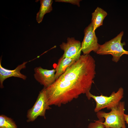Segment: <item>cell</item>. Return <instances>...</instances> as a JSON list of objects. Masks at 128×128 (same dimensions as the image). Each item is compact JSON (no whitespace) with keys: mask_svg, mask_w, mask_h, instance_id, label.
Here are the masks:
<instances>
[{"mask_svg":"<svg viewBox=\"0 0 128 128\" xmlns=\"http://www.w3.org/2000/svg\"><path fill=\"white\" fill-rule=\"evenodd\" d=\"M47 96L45 88L39 92L37 100L32 107L27 112V122H32L39 116L45 119V113L47 110L50 109Z\"/></svg>","mask_w":128,"mask_h":128,"instance_id":"5","label":"cell"},{"mask_svg":"<svg viewBox=\"0 0 128 128\" xmlns=\"http://www.w3.org/2000/svg\"><path fill=\"white\" fill-rule=\"evenodd\" d=\"M34 72L35 79L44 88L48 87L56 80L55 69L48 70L40 66L35 68Z\"/></svg>","mask_w":128,"mask_h":128,"instance_id":"8","label":"cell"},{"mask_svg":"<svg viewBox=\"0 0 128 128\" xmlns=\"http://www.w3.org/2000/svg\"><path fill=\"white\" fill-rule=\"evenodd\" d=\"M2 58L0 60V87L1 88H4L3 82L4 81L8 78L12 77L21 78L23 80H25L27 78L26 76L20 72L22 69L26 68V64L28 62H24L20 64L14 70H11L4 68L1 65Z\"/></svg>","mask_w":128,"mask_h":128,"instance_id":"9","label":"cell"},{"mask_svg":"<svg viewBox=\"0 0 128 128\" xmlns=\"http://www.w3.org/2000/svg\"><path fill=\"white\" fill-rule=\"evenodd\" d=\"M77 60L62 56L58 60L56 67L55 77L56 80L67 69Z\"/></svg>","mask_w":128,"mask_h":128,"instance_id":"11","label":"cell"},{"mask_svg":"<svg viewBox=\"0 0 128 128\" xmlns=\"http://www.w3.org/2000/svg\"><path fill=\"white\" fill-rule=\"evenodd\" d=\"M125 105L124 102L120 101L112 108L110 112L100 111L97 112V116L98 119H104L103 123L105 127L126 128L124 119Z\"/></svg>","mask_w":128,"mask_h":128,"instance_id":"2","label":"cell"},{"mask_svg":"<svg viewBox=\"0 0 128 128\" xmlns=\"http://www.w3.org/2000/svg\"><path fill=\"white\" fill-rule=\"evenodd\" d=\"M0 128H17V126L11 118L1 114L0 115Z\"/></svg>","mask_w":128,"mask_h":128,"instance_id":"13","label":"cell"},{"mask_svg":"<svg viewBox=\"0 0 128 128\" xmlns=\"http://www.w3.org/2000/svg\"><path fill=\"white\" fill-rule=\"evenodd\" d=\"M81 0H56L55 1L59 2H64L69 3L72 4L76 5L78 7H80V2Z\"/></svg>","mask_w":128,"mask_h":128,"instance_id":"15","label":"cell"},{"mask_svg":"<svg viewBox=\"0 0 128 128\" xmlns=\"http://www.w3.org/2000/svg\"><path fill=\"white\" fill-rule=\"evenodd\" d=\"M41 6L39 11L37 14L36 20L40 23L43 19L45 14L50 12L52 10V5L53 1L52 0H40Z\"/></svg>","mask_w":128,"mask_h":128,"instance_id":"12","label":"cell"},{"mask_svg":"<svg viewBox=\"0 0 128 128\" xmlns=\"http://www.w3.org/2000/svg\"><path fill=\"white\" fill-rule=\"evenodd\" d=\"M107 15L106 12L98 7H97L92 14L91 23L94 31L103 25V21Z\"/></svg>","mask_w":128,"mask_h":128,"instance_id":"10","label":"cell"},{"mask_svg":"<svg viewBox=\"0 0 128 128\" xmlns=\"http://www.w3.org/2000/svg\"><path fill=\"white\" fill-rule=\"evenodd\" d=\"M95 60L90 54L82 55L55 82L46 88L53 105L60 107L90 91L96 74Z\"/></svg>","mask_w":128,"mask_h":128,"instance_id":"1","label":"cell"},{"mask_svg":"<svg viewBox=\"0 0 128 128\" xmlns=\"http://www.w3.org/2000/svg\"><path fill=\"white\" fill-rule=\"evenodd\" d=\"M123 34L122 31L113 39L100 45L96 53L101 55H111L113 56L112 61L116 63L118 61L123 55H128V51L124 50L123 47L125 45V43L121 42Z\"/></svg>","mask_w":128,"mask_h":128,"instance_id":"3","label":"cell"},{"mask_svg":"<svg viewBox=\"0 0 128 128\" xmlns=\"http://www.w3.org/2000/svg\"><path fill=\"white\" fill-rule=\"evenodd\" d=\"M123 88L120 87L116 92H113L109 96L102 95L96 96L91 94L90 91L86 93V95L88 100L92 98L95 101L96 105L94 111L97 113L105 108L111 110L117 105L123 97Z\"/></svg>","mask_w":128,"mask_h":128,"instance_id":"4","label":"cell"},{"mask_svg":"<svg viewBox=\"0 0 128 128\" xmlns=\"http://www.w3.org/2000/svg\"><path fill=\"white\" fill-rule=\"evenodd\" d=\"M94 122H91L88 124L87 128H105L103 123L105 121L104 118L98 119Z\"/></svg>","mask_w":128,"mask_h":128,"instance_id":"14","label":"cell"},{"mask_svg":"<svg viewBox=\"0 0 128 128\" xmlns=\"http://www.w3.org/2000/svg\"><path fill=\"white\" fill-rule=\"evenodd\" d=\"M84 37L81 43V51L83 55L89 54L93 51L96 53L100 44L98 42V39L91 23L85 29Z\"/></svg>","mask_w":128,"mask_h":128,"instance_id":"6","label":"cell"},{"mask_svg":"<svg viewBox=\"0 0 128 128\" xmlns=\"http://www.w3.org/2000/svg\"><path fill=\"white\" fill-rule=\"evenodd\" d=\"M105 128H109V127H105Z\"/></svg>","mask_w":128,"mask_h":128,"instance_id":"17","label":"cell"},{"mask_svg":"<svg viewBox=\"0 0 128 128\" xmlns=\"http://www.w3.org/2000/svg\"><path fill=\"white\" fill-rule=\"evenodd\" d=\"M66 43L63 42L60 45L64 51L63 57L78 59L81 55V43L74 37H68Z\"/></svg>","mask_w":128,"mask_h":128,"instance_id":"7","label":"cell"},{"mask_svg":"<svg viewBox=\"0 0 128 128\" xmlns=\"http://www.w3.org/2000/svg\"><path fill=\"white\" fill-rule=\"evenodd\" d=\"M124 119L125 122H126L128 124V114H124Z\"/></svg>","mask_w":128,"mask_h":128,"instance_id":"16","label":"cell"}]
</instances>
